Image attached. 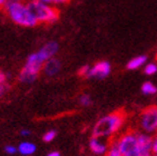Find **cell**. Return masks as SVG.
<instances>
[{
    "label": "cell",
    "instance_id": "cell-1",
    "mask_svg": "<svg viewBox=\"0 0 157 156\" xmlns=\"http://www.w3.org/2000/svg\"><path fill=\"white\" fill-rule=\"evenodd\" d=\"M126 122V114L123 111H113L100 117L93 127V136L101 138H112L117 134Z\"/></svg>",
    "mask_w": 157,
    "mask_h": 156
},
{
    "label": "cell",
    "instance_id": "cell-2",
    "mask_svg": "<svg viewBox=\"0 0 157 156\" xmlns=\"http://www.w3.org/2000/svg\"><path fill=\"white\" fill-rule=\"evenodd\" d=\"M3 11L12 22L21 27H35L38 25L28 5L24 1H8Z\"/></svg>",
    "mask_w": 157,
    "mask_h": 156
},
{
    "label": "cell",
    "instance_id": "cell-3",
    "mask_svg": "<svg viewBox=\"0 0 157 156\" xmlns=\"http://www.w3.org/2000/svg\"><path fill=\"white\" fill-rule=\"evenodd\" d=\"M38 24H54L59 18V10L56 6L38 0H29L27 3Z\"/></svg>",
    "mask_w": 157,
    "mask_h": 156
},
{
    "label": "cell",
    "instance_id": "cell-4",
    "mask_svg": "<svg viewBox=\"0 0 157 156\" xmlns=\"http://www.w3.org/2000/svg\"><path fill=\"white\" fill-rule=\"evenodd\" d=\"M117 139V144L121 156H142L137 142V133L133 131L121 134Z\"/></svg>",
    "mask_w": 157,
    "mask_h": 156
},
{
    "label": "cell",
    "instance_id": "cell-5",
    "mask_svg": "<svg viewBox=\"0 0 157 156\" xmlns=\"http://www.w3.org/2000/svg\"><path fill=\"white\" fill-rule=\"evenodd\" d=\"M139 126L147 134L157 133V106H148L139 115Z\"/></svg>",
    "mask_w": 157,
    "mask_h": 156
},
{
    "label": "cell",
    "instance_id": "cell-6",
    "mask_svg": "<svg viewBox=\"0 0 157 156\" xmlns=\"http://www.w3.org/2000/svg\"><path fill=\"white\" fill-rule=\"evenodd\" d=\"M112 72V66L110 63L107 60H100L96 63L94 66H90L88 78H96V79H104L107 76H109Z\"/></svg>",
    "mask_w": 157,
    "mask_h": 156
},
{
    "label": "cell",
    "instance_id": "cell-7",
    "mask_svg": "<svg viewBox=\"0 0 157 156\" xmlns=\"http://www.w3.org/2000/svg\"><path fill=\"white\" fill-rule=\"evenodd\" d=\"M44 64H45V60L42 59L41 56L38 54V51H36V53H33L27 57L26 63L24 65V68L31 70L33 72H37V74H40L42 70Z\"/></svg>",
    "mask_w": 157,
    "mask_h": 156
},
{
    "label": "cell",
    "instance_id": "cell-8",
    "mask_svg": "<svg viewBox=\"0 0 157 156\" xmlns=\"http://www.w3.org/2000/svg\"><path fill=\"white\" fill-rule=\"evenodd\" d=\"M137 142H138L139 150H140V155L142 156H151L153 154L151 152V142L153 137L151 134L143 132L137 133Z\"/></svg>",
    "mask_w": 157,
    "mask_h": 156
},
{
    "label": "cell",
    "instance_id": "cell-9",
    "mask_svg": "<svg viewBox=\"0 0 157 156\" xmlns=\"http://www.w3.org/2000/svg\"><path fill=\"white\" fill-rule=\"evenodd\" d=\"M104 139L101 137H96V136H93L89 141V150L95 154V155L98 156H104L107 150H108L109 144L107 142H103Z\"/></svg>",
    "mask_w": 157,
    "mask_h": 156
},
{
    "label": "cell",
    "instance_id": "cell-10",
    "mask_svg": "<svg viewBox=\"0 0 157 156\" xmlns=\"http://www.w3.org/2000/svg\"><path fill=\"white\" fill-rule=\"evenodd\" d=\"M60 69H61V61L58 58L52 57L44 64L41 72L47 77H54V76H56L58 72H60Z\"/></svg>",
    "mask_w": 157,
    "mask_h": 156
},
{
    "label": "cell",
    "instance_id": "cell-11",
    "mask_svg": "<svg viewBox=\"0 0 157 156\" xmlns=\"http://www.w3.org/2000/svg\"><path fill=\"white\" fill-rule=\"evenodd\" d=\"M58 50H59V45H58L57 41H48L38 50V54L41 56V58L45 60L46 63L48 59L55 57Z\"/></svg>",
    "mask_w": 157,
    "mask_h": 156
},
{
    "label": "cell",
    "instance_id": "cell-12",
    "mask_svg": "<svg viewBox=\"0 0 157 156\" xmlns=\"http://www.w3.org/2000/svg\"><path fill=\"white\" fill-rule=\"evenodd\" d=\"M38 76H39V74L33 72L31 70H28V69L22 67V69L20 70L18 75V79L22 84H33V83H35L37 80Z\"/></svg>",
    "mask_w": 157,
    "mask_h": 156
},
{
    "label": "cell",
    "instance_id": "cell-13",
    "mask_svg": "<svg viewBox=\"0 0 157 156\" xmlns=\"http://www.w3.org/2000/svg\"><path fill=\"white\" fill-rule=\"evenodd\" d=\"M147 63V56L145 55H140L137 57H134L133 59H130L127 64V69L129 70H136L139 69L140 67H144L145 64Z\"/></svg>",
    "mask_w": 157,
    "mask_h": 156
},
{
    "label": "cell",
    "instance_id": "cell-14",
    "mask_svg": "<svg viewBox=\"0 0 157 156\" xmlns=\"http://www.w3.org/2000/svg\"><path fill=\"white\" fill-rule=\"evenodd\" d=\"M18 153H20L24 156H29L33 155L37 150V146L31 142H21L18 145Z\"/></svg>",
    "mask_w": 157,
    "mask_h": 156
},
{
    "label": "cell",
    "instance_id": "cell-15",
    "mask_svg": "<svg viewBox=\"0 0 157 156\" xmlns=\"http://www.w3.org/2000/svg\"><path fill=\"white\" fill-rule=\"evenodd\" d=\"M142 93L146 96H151L157 93V87L151 81H145L142 85Z\"/></svg>",
    "mask_w": 157,
    "mask_h": 156
},
{
    "label": "cell",
    "instance_id": "cell-16",
    "mask_svg": "<svg viewBox=\"0 0 157 156\" xmlns=\"http://www.w3.org/2000/svg\"><path fill=\"white\" fill-rule=\"evenodd\" d=\"M104 156H121V150H119V147H118L117 144V139H113L110 143H109V147L107 153L105 154Z\"/></svg>",
    "mask_w": 157,
    "mask_h": 156
},
{
    "label": "cell",
    "instance_id": "cell-17",
    "mask_svg": "<svg viewBox=\"0 0 157 156\" xmlns=\"http://www.w3.org/2000/svg\"><path fill=\"white\" fill-rule=\"evenodd\" d=\"M144 72L147 76H153L157 72V64L156 63H146L144 66Z\"/></svg>",
    "mask_w": 157,
    "mask_h": 156
},
{
    "label": "cell",
    "instance_id": "cell-18",
    "mask_svg": "<svg viewBox=\"0 0 157 156\" xmlns=\"http://www.w3.org/2000/svg\"><path fill=\"white\" fill-rule=\"evenodd\" d=\"M79 103H80V105L84 106V107H88V106H90L93 104V99L89 95L87 94H82V96L79 97Z\"/></svg>",
    "mask_w": 157,
    "mask_h": 156
},
{
    "label": "cell",
    "instance_id": "cell-19",
    "mask_svg": "<svg viewBox=\"0 0 157 156\" xmlns=\"http://www.w3.org/2000/svg\"><path fill=\"white\" fill-rule=\"evenodd\" d=\"M56 136H57V132L54 131V129H50V131H48V132H46L45 134H44L42 139H44V142H46V143H50V142H52L55 138H56Z\"/></svg>",
    "mask_w": 157,
    "mask_h": 156
},
{
    "label": "cell",
    "instance_id": "cell-20",
    "mask_svg": "<svg viewBox=\"0 0 157 156\" xmlns=\"http://www.w3.org/2000/svg\"><path fill=\"white\" fill-rule=\"evenodd\" d=\"M10 88H11V86H10V84L8 81H6V83H0V99L6 96V94L9 92Z\"/></svg>",
    "mask_w": 157,
    "mask_h": 156
},
{
    "label": "cell",
    "instance_id": "cell-21",
    "mask_svg": "<svg viewBox=\"0 0 157 156\" xmlns=\"http://www.w3.org/2000/svg\"><path fill=\"white\" fill-rule=\"evenodd\" d=\"M89 69H90V66H89V65H84V66L80 67V69L78 70V75L80 76V77L88 78V74H89Z\"/></svg>",
    "mask_w": 157,
    "mask_h": 156
},
{
    "label": "cell",
    "instance_id": "cell-22",
    "mask_svg": "<svg viewBox=\"0 0 157 156\" xmlns=\"http://www.w3.org/2000/svg\"><path fill=\"white\" fill-rule=\"evenodd\" d=\"M5 152L7 154H9V155H15L18 152V148L13 146V145H7V146H5Z\"/></svg>",
    "mask_w": 157,
    "mask_h": 156
},
{
    "label": "cell",
    "instance_id": "cell-23",
    "mask_svg": "<svg viewBox=\"0 0 157 156\" xmlns=\"http://www.w3.org/2000/svg\"><path fill=\"white\" fill-rule=\"evenodd\" d=\"M69 1V0H46L47 3H50L52 6H59V5H65Z\"/></svg>",
    "mask_w": 157,
    "mask_h": 156
},
{
    "label": "cell",
    "instance_id": "cell-24",
    "mask_svg": "<svg viewBox=\"0 0 157 156\" xmlns=\"http://www.w3.org/2000/svg\"><path fill=\"white\" fill-rule=\"evenodd\" d=\"M151 152H153V154H157V133H156V135L153 137V142H151Z\"/></svg>",
    "mask_w": 157,
    "mask_h": 156
},
{
    "label": "cell",
    "instance_id": "cell-25",
    "mask_svg": "<svg viewBox=\"0 0 157 156\" xmlns=\"http://www.w3.org/2000/svg\"><path fill=\"white\" fill-rule=\"evenodd\" d=\"M8 81V76L5 72L0 70V83H6Z\"/></svg>",
    "mask_w": 157,
    "mask_h": 156
},
{
    "label": "cell",
    "instance_id": "cell-26",
    "mask_svg": "<svg viewBox=\"0 0 157 156\" xmlns=\"http://www.w3.org/2000/svg\"><path fill=\"white\" fill-rule=\"evenodd\" d=\"M20 135L24 136V137H26V136H29L30 135V131H28V129H22L20 132Z\"/></svg>",
    "mask_w": 157,
    "mask_h": 156
},
{
    "label": "cell",
    "instance_id": "cell-27",
    "mask_svg": "<svg viewBox=\"0 0 157 156\" xmlns=\"http://www.w3.org/2000/svg\"><path fill=\"white\" fill-rule=\"evenodd\" d=\"M8 1H9V0H0V9L3 10V8L6 7V5L8 3Z\"/></svg>",
    "mask_w": 157,
    "mask_h": 156
},
{
    "label": "cell",
    "instance_id": "cell-28",
    "mask_svg": "<svg viewBox=\"0 0 157 156\" xmlns=\"http://www.w3.org/2000/svg\"><path fill=\"white\" fill-rule=\"evenodd\" d=\"M46 156H60V153H59V152H57V150H54V152H50V153H48Z\"/></svg>",
    "mask_w": 157,
    "mask_h": 156
},
{
    "label": "cell",
    "instance_id": "cell-29",
    "mask_svg": "<svg viewBox=\"0 0 157 156\" xmlns=\"http://www.w3.org/2000/svg\"><path fill=\"white\" fill-rule=\"evenodd\" d=\"M38 1H42V2H46V0H38Z\"/></svg>",
    "mask_w": 157,
    "mask_h": 156
},
{
    "label": "cell",
    "instance_id": "cell-30",
    "mask_svg": "<svg viewBox=\"0 0 157 156\" xmlns=\"http://www.w3.org/2000/svg\"><path fill=\"white\" fill-rule=\"evenodd\" d=\"M151 156H157V154H151Z\"/></svg>",
    "mask_w": 157,
    "mask_h": 156
},
{
    "label": "cell",
    "instance_id": "cell-31",
    "mask_svg": "<svg viewBox=\"0 0 157 156\" xmlns=\"http://www.w3.org/2000/svg\"><path fill=\"white\" fill-rule=\"evenodd\" d=\"M156 60H157V54H156Z\"/></svg>",
    "mask_w": 157,
    "mask_h": 156
}]
</instances>
